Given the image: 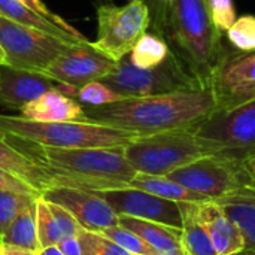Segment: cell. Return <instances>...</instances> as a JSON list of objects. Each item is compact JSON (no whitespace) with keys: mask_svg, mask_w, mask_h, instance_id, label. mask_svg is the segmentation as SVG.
I'll return each instance as SVG.
<instances>
[{"mask_svg":"<svg viewBox=\"0 0 255 255\" xmlns=\"http://www.w3.org/2000/svg\"><path fill=\"white\" fill-rule=\"evenodd\" d=\"M88 121L148 136L169 130H194L217 112L211 88L128 97L103 106L84 105Z\"/></svg>","mask_w":255,"mask_h":255,"instance_id":"cell-1","label":"cell"},{"mask_svg":"<svg viewBox=\"0 0 255 255\" xmlns=\"http://www.w3.org/2000/svg\"><path fill=\"white\" fill-rule=\"evenodd\" d=\"M157 34L170 42L172 51L200 85L209 88L212 73L226 48L221 31L212 21L208 0H173Z\"/></svg>","mask_w":255,"mask_h":255,"instance_id":"cell-2","label":"cell"},{"mask_svg":"<svg viewBox=\"0 0 255 255\" xmlns=\"http://www.w3.org/2000/svg\"><path fill=\"white\" fill-rule=\"evenodd\" d=\"M49 167L54 185L81 190L128 187L137 173L124 154V146L111 148H51L39 146L31 155Z\"/></svg>","mask_w":255,"mask_h":255,"instance_id":"cell-3","label":"cell"},{"mask_svg":"<svg viewBox=\"0 0 255 255\" xmlns=\"http://www.w3.org/2000/svg\"><path fill=\"white\" fill-rule=\"evenodd\" d=\"M0 134L6 139L51 148H111L126 146L137 134L93 121L42 123L0 114Z\"/></svg>","mask_w":255,"mask_h":255,"instance_id":"cell-4","label":"cell"},{"mask_svg":"<svg viewBox=\"0 0 255 255\" xmlns=\"http://www.w3.org/2000/svg\"><path fill=\"white\" fill-rule=\"evenodd\" d=\"M128 163L137 173L166 176L202 157L217 154V148L194 130H169L137 136L124 146Z\"/></svg>","mask_w":255,"mask_h":255,"instance_id":"cell-5","label":"cell"},{"mask_svg":"<svg viewBox=\"0 0 255 255\" xmlns=\"http://www.w3.org/2000/svg\"><path fill=\"white\" fill-rule=\"evenodd\" d=\"M100 81L124 99L205 88L172 49L161 64L151 69H139L131 64L128 57H124Z\"/></svg>","mask_w":255,"mask_h":255,"instance_id":"cell-6","label":"cell"},{"mask_svg":"<svg viewBox=\"0 0 255 255\" xmlns=\"http://www.w3.org/2000/svg\"><path fill=\"white\" fill-rule=\"evenodd\" d=\"M97 37L91 42L114 61L127 57L136 42L151 27V10L146 0H130L123 6L105 1L97 6Z\"/></svg>","mask_w":255,"mask_h":255,"instance_id":"cell-7","label":"cell"},{"mask_svg":"<svg viewBox=\"0 0 255 255\" xmlns=\"http://www.w3.org/2000/svg\"><path fill=\"white\" fill-rule=\"evenodd\" d=\"M166 176L208 199H218L244 188L254 190L247 160L221 154L202 157Z\"/></svg>","mask_w":255,"mask_h":255,"instance_id":"cell-8","label":"cell"},{"mask_svg":"<svg viewBox=\"0 0 255 255\" xmlns=\"http://www.w3.org/2000/svg\"><path fill=\"white\" fill-rule=\"evenodd\" d=\"M72 42L0 16V46L6 66L43 73Z\"/></svg>","mask_w":255,"mask_h":255,"instance_id":"cell-9","label":"cell"},{"mask_svg":"<svg viewBox=\"0 0 255 255\" xmlns=\"http://www.w3.org/2000/svg\"><path fill=\"white\" fill-rule=\"evenodd\" d=\"M196 134L217 148V154L247 160L255 155V99L230 111H217Z\"/></svg>","mask_w":255,"mask_h":255,"instance_id":"cell-10","label":"cell"},{"mask_svg":"<svg viewBox=\"0 0 255 255\" xmlns=\"http://www.w3.org/2000/svg\"><path fill=\"white\" fill-rule=\"evenodd\" d=\"M209 88L217 102V111H230L255 99V51H224L217 64Z\"/></svg>","mask_w":255,"mask_h":255,"instance_id":"cell-11","label":"cell"},{"mask_svg":"<svg viewBox=\"0 0 255 255\" xmlns=\"http://www.w3.org/2000/svg\"><path fill=\"white\" fill-rule=\"evenodd\" d=\"M117 67V61L93 48L91 42L73 43L43 72L61 85L75 91L85 84L100 81Z\"/></svg>","mask_w":255,"mask_h":255,"instance_id":"cell-12","label":"cell"},{"mask_svg":"<svg viewBox=\"0 0 255 255\" xmlns=\"http://www.w3.org/2000/svg\"><path fill=\"white\" fill-rule=\"evenodd\" d=\"M112 208V211L121 217H133L139 220L161 223L166 226L182 227L181 203L161 199L151 193L133 188H109V190H93Z\"/></svg>","mask_w":255,"mask_h":255,"instance_id":"cell-13","label":"cell"},{"mask_svg":"<svg viewBox=\"0 0 255 255\" xmlns=\"http://www.w3.org/2000/svg\"><path fill=\"white\" fill-rule=\"evenodd\" d=\"M40 197L70 212L84 230L100 233L105 229L118 224V215L106 200L93 191L55 185L46 188Z\"/></svg>","mask_w":255,"mask_h":255,"instance_id":"cell-14","label":"cell"},{"mask_svg":"<svg viewBox=\"0 0 255 255\" xmlns=\"http://www.w3.org/2000/svg\"><path fill=\"white\" fill-rule=\"evenodd\" d=\"M51 90H63L67 96L76 97L73 88L58 84L45 73L0 66V106L3 108L21 109Z\"/></svg>","mask_w":255,"mask_h":255,"instance_id":"cell-15","label":"cell"},{"mask_svg":"<svg viewBox=\"0 0 255 255\" xmlns=\"http://www.w3.org/2000/svg\"><path fill=\"white\" fill-rule=\"evenodd\" d=\"M21 117L31 121L60 123V121H88L84 105L75 97L67 96L63 90H51L37 99L25 103Z\"/></svg>","mask_w":255,"mask_h":255,"instance_id":"cell-16","label":"cell"},{"mask_svg":"<svg viewBox=\"0 0 255 255\" xmlns=\"http://www.w3.org/2000/svg\"><path fill=\"white\" fill-rule=\"evenodd\" d=\"M197 208L217 255H233L245 250V241L238 226L215 200L202 202Z\"/></svg>","mask_w":255,"mask_h":255,"instance_id":"cell-17","label":"cell"},{"mask_svg":"<svg viewBox=\"0 0 255 255\" xmlns=\"http://www.w3.org/2000/svg\"><path fill=\"white\" fill-rule=\"evenodd\" d=\"M36 223L40 250L55 247L69 238H78L82 230L70 212L42 197H37L36 200Z\"/></svg>","mask_w":255,"mask_h":255,"instance_id":"cell-18","label":"cell"},{"mask_svg":"<svg viewBox=\"0 0 255 255\" xmlns=\"http://www.w3.org/2000/svg\"><path fill=\"white\" fill-rule=\"evenodd\" d=\"M0 169L30 184L40 194L54 185V179L48 166L34 157L19 151L0 134Z\"/></svg>","mask_w":255,"mask_h":255,"instance_id":"cell-19","label":"cell"},{"mask_svg":"<svg viewBox=\"0 0 255 255\" xmlns=\"http://www.w3.org/2000/svg\"><path fill=\"white\" fill-rule=\"evenodd\" d=\"M118 224L140 236L155 255H185L182 229L179 227L124 215L118 217Z\"/></svg>","mask_w":255,"mask_h":255,"instance_id":"cell-20","label":"cell"},{"mask_svg":"<svg viewBox=\"0 0 255 255\" xmlns=\"http://www.w3.org/2000/svg\"><path fill=\"white\" fill-rule=\"evenodd\" d=\"M212 200H215L238 226L245 241V248L255 251V190L244 188Z\"/></svg>","mask_w":255,"mask_h":255,"instance_id":"cell-21","label":"cell"},{"mask_svg":"<svg viewBox=\"0 0 255 255\" xmlns=\"http://www.w3.org/2000/svg\"><path fill=\"white\" fill-rule=\"evenodd\" d=\"M128 187L151 193L154 196H158L166 200H172L176 203H202L206 200H211L199 193H194L184 185L169 179L167 176H158V175H146V173H136L134 178L130 181Z\"/></svg>","mask_w":255,"mask_h":255,"instance_id":"cell-22","label":"cell"},{"mask_svg":"<svg viewBox=\"0 0 255 255\" xmlns=\"http://www.w3.org/2000/svg\"><path fill=\"white\" fill-rule=\"evenodd\" d=\"M199 203H181L182 242L185 255H217L209 233L199 215Z\"/></svg>","mask_w":255,"mask_h":255,"instance_id":"cell-23","label":"cell"},{"mask_svg":"<svg viewBox=\"0 0 255 255\" xmlns=\"http://www.w3.org/2000/svg\"><path fill=\"white\" fill-rule=\"evenodd\" d=\"M0 16L6 18L9 21H13L16 24H21V25H27L31 28L46 31L52 36H57V37L67 40V42H72V43L88 42V39L78 37V36L69 33L67 30L61 28L60 25L54 24L52 21L40 16L39 13H36L33 10H30L27 6H24L18 0H0Z\"/></svg>","mask_w":255,"mask_h":255,"instance_id":"cell-24","label":"cell"},{"mask_svg":"<svg viewBox=\"0 0 255 255\" xmlns=\"http://www.w3.org/2000/svg\"><path fill=\"white\" fill-rule=\"evenodd\" d=\"M37 200V199H36ZM36 200L25 206L3 235L0 244L28 251H40L36 223Z\"/></svg>","mask_w":255,"mask_h":255,"instance_id":"cell-25","label":"cell"},{"mask_svg":"<svg viewBox=\"0 0 255 255\" xmlns=\"http://www.w3.org/2000/svg\"><path fill=\"white\" fill-rule=\"evenodd\" d=\"M170 52L167 40L155 31H146L127 55L133 66L139 69H151L161 64Z\"/></svg>","mask_w":255,"mask_h":255,"instance_id":"cell-26","label":"cell"},{"mask_svg":"<svg viewBox=\"0 0 255 255\" xmlns=\"http://www.w3.org/2000/svg\"><path fill=\"white\" fill-rule=\"evenodd\" d=\"M36 199V196L0 190V241L6 230L9 229V226L18 217V214Z\"/></svg>","mask_w":255,"mask_h":255,"instance_id":"cell-27","label":"cell"},{"mask_svg":"<svg viewBox=\"0 0 255 255\" xmlns=\"http://www.w3.org/2000/svg\"><path fill=\"white\" fill-rule=\"evenodd\" d=\"M100 233L103 236H106L108 239H111L112 242H115L117 245H120L123 250H126L131 255H155V253L149 248V245L140 236H137L134 232H131L120 224L108 227Z\"/></svg>","mask_w":255,"mask_h":255,"instance_id":"cell-28","label":"cell"},{"mask_svg":"<svg viewBox=\"0 0 255 255\" xmlns=\"http://www.w3.org/2000/svg\"><path fill=\"white\" fill-rule=\"evenodd\" d=\"M82 255H131L120 245L97 232L81 230L78 235Z\"/></svg>","mask_w":255,"mask_h":255,"instance_id":"cell-29","label":"cell"},{"mask_svg":"<svg viewBox=\"0 0 255 255\" xmlns=\"http://www.w3.org/2000/svg\"><path fill=\"white\" fill-rule=\"evenodd\" d=\"M227 37L230 43L239 52L255 51V16L244 15L238 18L233 25L227 30Z\"/></svg>","mask_w":255,"mask_h":255,"instance_id":"cell-30","label":"cell"},{"mask_svg":"<svg viewBox=\"0 0 255 255\" xmlns=\"http://www.w3.org/2000/svg\"><path fill=\"white\" fill-rule=\"evenodd\" d=\"M76 99L79 103H84L88 106H103V105L124 100V97L121 94L111 90L102 81H94V82L85 84L81 88H78Z\"/></svg>","mask_w":255,"mask_h":255,"instance_id":"cell-31","label":"cell"},{"mask_svg":"<svg viewBox=\"0 0 255 255\" xmlns=\"http://www.w3.org/2000/svg\"><path fill=\"white\" fill-rule=\"evenodd\" d=\"M212 21L218 31H227L236 21V9L233 0H208Z\"/></svg>","mask_w":255,"mask_h":255,"instance_id":"cell-32","label":"cell"},{"mask_svg":"<svg viewBox=\"0 0 255 255\" xmlns=\"http://www.w3.org/2000/svg\"><path fill=\"white\" fill-rule=\"evenodd\" d=\"M18 1H19V3H22L24 6H27L30 10H33V12L39 13L40 16H43V18H46V19L52 21L54 24L60 25L61 28L67 30L69 33H72V34H75V36H78V37L87 39L81 31H78V30H76L72 24H69L64 18H61L60 15H57V13H54L52 10H49V9H48V6H46L42 0H18Z\"/></svg>","mask_w":255,"mask_h":255,"instance_id":"cell-33","label":"cell"},{"mask_svg":"<svg viewBox=\"0 0 255 255\" xmlns=\"http://www.w3.org/2000/svg\"><path fill=\"white\" fill-rule=\"evenodd\" d=\"M0 190L1 191H12V193H19V194H28V196H36L40 197V191L31 187L30 184L24 182L22 179L4 172L0 169Z\"/></svg>","mask_w":255,"mask_h":255,"instance_id":"cell-34","label":"cell"},{"mask_svg":"<svg viewBox=\"0 0 255 255\" xmlns=\"http://www.w3.org/2000/svg\"><path fill=\"white\" fill-rule=\"evenodd\" d=\"M57 248L64 255H82L81 244H79L78 238H69V239L61 241L57 245Z\"/></svg>","mask_w":255,"mask_h":255,"instance_id":"cell-35","label":"cell"},{"mask_svg":"<svg viewBox=\"0 0 255 255\" xmlns=\"http://www.w3.org/2000/svg\"><path fill=\"white\" fill-rule=\"evenodd\" d=\"M0 255H37V253L36 251L21 250V248H15V247H10V245L0 244Z\"/></svg>","mask_w":255,"mask_h":255,"instance_id":"cell-36","label":"cell"},{"mask_svg":"<svg viewBox=\"0 0 255 255\" xmlns=\"http://www.w3.org/2000/svg\"><path fill=\"white\" fill-rule=\"evenodd\" d=\"M37 255H64L58 248H57V245L55 247H46V248H42Z\"/></svg>","mask_w":255,"mask_h":255,"instance_id":"cell-37","label":"cell"},{"mask_svg":"<svg viewBox=\"0 0 255 255\" xmlns=\"http://www.w3.org/2000/svg\"><path fill=\"white\" fill-rule=\"evenodd\" d=\"M247 166H248V170H250L251 178H253V181H254V190H255V155L250 157V158H247Z\"/></svg>","mask_w":255,"mask_h":255,"instance_id":"cell-38","label":"cell"},{"mask_svg":"<svg viewBox=\"0 0 255 255\" xmlns=\"http://www.w3.org/2000/svg\"><path fill=\"white\" fill-rule=\"evenodd\" d=\"M233 255H255V251H253V250H247V248H245L244 251H241V253Z\"/></svg>","mask_w":255,"mask_h":255,"instance_id":"cell-39","label":"cell"},{"mask_svg":"<svg viewBox=\"0 0 255 255\" xmlns=\"http://www.w3.org/2000/svg\"><path fill=\"white\" fill-rule=\"evenodd\" d=\"M0 66H6V58H4V52L0 46Z\"/></svg>","mask_w":255,"mask_h":255,"instance_id":"cell-40","label":"cell"}]
</instances>
